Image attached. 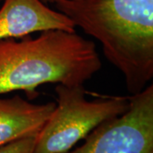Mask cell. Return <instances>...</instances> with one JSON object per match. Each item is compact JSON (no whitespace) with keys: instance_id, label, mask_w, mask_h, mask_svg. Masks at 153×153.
<instances>
[{"instance_id":"6da1fadb","label":"cell","mask_w":153,"mask_h":153,"mask_svg":"<svg viewBox=\"0 0 153 153\" xmlns=\"http://www.w3.org/2000/svg\"><path fill=\"white\" fill-rule=\"evenodd\" d=\"M75 27L98 40L132 94L153 78V0H53Z\"/></svg>"},{"instance_id":"7a4b0ae2","label":"cell","mask_w":153,"mask_h":153,"mask_svg":"<svg viewBox=\"0 0 153 153\" xmlns=\"http://www.w3.org/2000/svg\"><path fill=\"white\" fill-rule=\"evenodd\" d=\"M0 40V94L22 90L30 100L45 83L83 85L100 70L93 41L76 32L49 30Z\"/></svg>"},{"instance_id":"3957f363","label":"cell","mask_w":153,"mask_h":153,"mask_svg":"<svg viewBox=\"0 0 153 153\" xmlns=\"http://www.w3.org/2000/svg\"><path fill=\"white\" fill-rule=\"evenodd\" d=\"M57 103L38 133L33 153H66L94 128L124 113L129 97H109L88 101L83 85L55 86Z\"/></svg>"},{"instance_id":"277c9868","label":"cell","mask_w":153,"mask_h":153,"mask_svg":"<svg viewBox=\"0 0 153 153\" xmlns=\"http://www.w3.org/2000/svg\"><path fill=\"white\" fill-rule=\"evenodd\" d=\"M66 153H153V84L129 97L124 113L105 122Z\"/></svg>"},{"instance_id":"5b68a950","label":"cell","mask_w":153,"mask_h":153,"mask_svg":"<svg viewBox=\"0 0 153 153\" xmlns=\"http://www.w3.org/2000/svg\"><path fill=\"white\" fill-rule=\"evenodd\" d=\"M68 17L42 0H4L0 9V40L21 38L37 32H76Z\"/></svg>"},{"instance_id":"8992f818","label":"cell","mask_w":153,"mask_h":153,"mask_svg":"<svg viewBox=\"0 0 153 153\" xmlns=\"http://www.w3.org/2000/svg\"><path fill=\"white\" fill-rule=\"evenodd\" d=\"M56 106L55 102L33 104L19 95L0 98V146L37 136Z\"/></svg>"},{"instance_id":"52a82bcc","label":"cell","mask_w":153,"mask_h":153,"mask_svg":"<svg viewBox=\"0 0 153 153\" xmlns=\"http://www.w3.org/2000/svg\"><path fill=\"white\" fill-rule=\"evenodd\" d=\"M37 136L23 138L0 146V153H33Z\"/></svg>"},{"instance_id":"ba28073f","label":"cell","mask_w":153,"mask_h":153,"mask_svg":"<svg viewBox=\"0 0 153 153\" xmlns=\"http://www.w3.org/2000/svg\"><path fill=\"white\" fill-rule=\"evenodd\" d=\"M42 2H44V4H52L53 0H42Z\"/></svg>"},{"instance_id":"9c48e42d","label":"cell","mask_w":153,"mask_h":153,"mask_svg":"<svg viewBox=\"0 0 153 153\" xmlns=\"http://www.w3.org/2000/svg\"><path fill=\"white\" fill-rule=\"evenodd\" d=\"M0 1H2V0H0Z\"/></svg>"}]
</instances>
